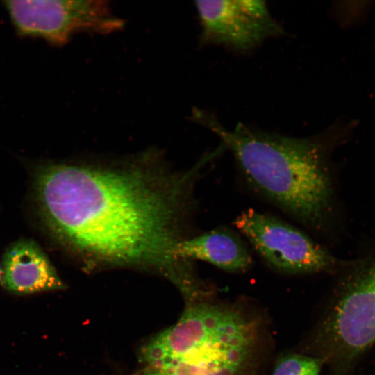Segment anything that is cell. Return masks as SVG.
I'll list each match as a JSON object with an SVG mask.
<instances>
[{
	"label": "cell",
	"instance_id": "6da1fadb",
	"mask_svg": "<svg viewBox=\"0 0 375 375\" xmlns=\"http://www.w3.org/2000/svg\"><path fill=\"white\" fill-rule=\"evenodd\" d=\"M209 159L185 172H172L151 153L49 164L35 178L40 210L52 235L85 267L153 269L184 286L193 268L174 251L186 238L193 185Z\"/></svg>",
	"mask_w": 375,
	"mask_h": 375
},
{
	"label": "cell",
	"instance_id": "7a4b0ae2",
	"mask_svg": "<svg viewBox=\"0 0 375 375\" xmlns=\"http://www.w3.org/2000/svg\"><path fill=\"white\" fill-rule=\"evenodd\" d=\"M195 117L232 153L255 192L313 231L328 228L335 208L331 153L349 138L357 122L338 121L319 133L297 138L242 123L228 129L200 111Z\"/></svg>",
	"mask_w": 375,
	"mask_h": 375
},
{
	"label": "cell",
	"instance_id": "3957f363",
	"mask_svg": "<svg viewBox=\"0 0 375 375\" xmlns=\"http://www.w3.org/2000/svg\"><path fill=\"white\" fill-rule=\"evenodd\" d=\"M344 267L319 339L324 359L334 363L351 360L375 342V253Z\"/></svg>",
	"mask_w": 375,
	"mask_h": 375
},
{
	"label": "cell",
	"instance_id": "277c9868",
	"mask_svg": "<svg viewBox=\"0 0 375 375\" xmlns=\"http://www.w3.org/2000/svg\"><path fill=\"white\" fill-rule=\"evenodd\" d=\"M233 225L272 267L289 274H312L339 269L344 263L308 235L272 215L249 208Z\"/></svg>",
	"mask_w": 375,
	"mask_h": 375
},
{
	"label": "cell",
	"instance_id": "5b68a950",
	"mask_svg": "<svg viewBox=\"0 0 375 375\" xmlns=\"http://www.w3.org/2000/svg\"><path fill=\"white\" fill-rule=\"evenodd\" d=\"M11 21L21 35L42 38L62 45L78 32L110 33L121 29L123 19L112 15L106 1H4Z\"/></svg>",
	"mask_w": 375,
	"mask_h": 375
},
{
	"label": "cell",
	"instance_id": "8992f818",
	"mask_svg": "<svg viewBox=\"0 0 375 375\" xmlns=\"http://www.w3.org/2000/svg\"><path fill=\"white\" fill-rule=\"evenodd\" d=\"M201 44L246 52L283 33L263 1H197Z\"/></svg>",
	"mask_w": 375,
	"mask_h": 375
},
{
	"label": "cell",
	"instance_id": "52a82bcc",
	"mask_svg": "<svg viewBox=\"0 0 375 375\" xmlns=\"http://www.w3.org/2000/svg\"><path fill=\"white\" fill-rule=\"evenodd\" d=\"M1 272L3 287L16 294H30L65 287L47 256L32 240H19L6 249Z\"/></svg>",
	"mask_w": 375,
	"mask_h": 375
},
{
	"label": "cell",
	"instance_id": "ba28073f",
	"mask_svg": "<svg viewBox=\"0 0 375 375\" xmlns=\"http://www.w3.org/2000/svg\"><path fill=\"white\" fill-rule=\"evenodd\" d=\"M174 253L181 260H199L232 272L247 270L253 261L244 242L226 228L186 238L178 243Z\"/></svg>",
	"mask_w": 375,
	"mask_h": 375
},
{
	"label": "cell",
	"instance_id": "9c48e42d",
	"mask_svg": "<svg viewBox=\"0 0 375 375\" xmlns=\"http://www.w3.org/2000/svg\"><path fill=\"white\" fill-rule=\"evenodd\" d=\"M323 360L303 355H289L282 358L272 375H319Z\"/></svg>",
	"mask_w": 375,
	"mask_h": 375
},
{
	"label": "cell",
	"instance_id": "30bf717a",
	"mask_svg": "<svg viewBox=\"0 0 375 375\" xmlns=\"http://www.w3.org/2000/svg\"><path fill=\"white\" fill-rule=\"evenodd\" d=\"M143 352L144 359L160 369L162 367L163 362L170 356L167 347L160 336L148 344Z\"/></svg>",
	"mask_w": 375,
	"mask_h": 375
},
{
	"label": "cell",
	"instance_id": "8fae6325",
	"mask_svg": "<svg viewBox=\"0 0 375 375\" xmlns=\"http://www.w3.org/2000/svg\"><path fill=\"white\" fill-rule=\"evenodd\" d=\"M149 375H162V372L159 370L158 372H154L151 373Z\"/></svg>",
	"mask_w": 375,
	"mask_h": 375
},
{
	"label": "cell",
	"instance_id": "7c38bea8",
	"mask_svg": "<svg viewBox=\"0 0 375 375\" xmlns=\"http://www.w3.org/2000/svg\"><path fill=\"white\" fill-rule=\"evenodd\" d=\"M1 267H0V281H1Z\"/></svg>",
	"mask_w": 375,
	"mask_h": 375
}]
</instances>
